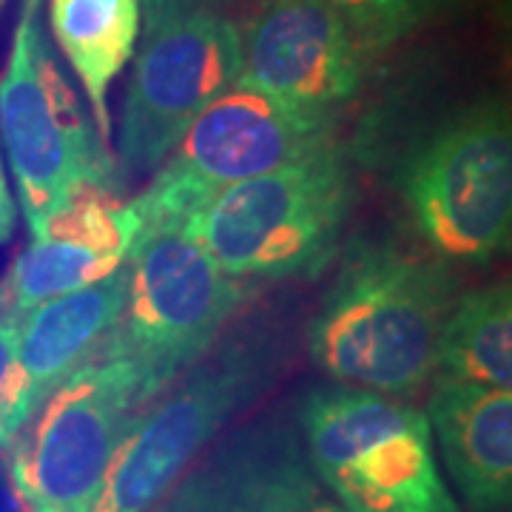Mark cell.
Wrapping results in <instances>:
<instances>
[{
    "label": "cell",
    "instance_id": "3",
    "mask_svg": "<svg viewBox=\"0 0 512 512\" xmlns=\"http://www.w3.org/2000/svg\"><path fill=\"white\" fill-rule=\"evenodd\" d=\"M305 458L348 512H458L444 487L430 419L362 387H319L299 410Z\"/></svg>",
    "mask_w": 512,
    "mask_h": 512
},
{
    "label": "cell",
    "instance_id": "6",
    "mask_svg": "<svg viewBox=\"0 0 512 512\" xmlns=\"http://www.w3.org/2000/svg\"><path fill=\"white\" fill-rule=\"evenodd\" d=\"M424 242L450 262H487L512 242V111L484 100L433 131L402 171Z\"/></svg>",
    "mask_w": 512,
    "mask_h": 512
},
{
    "label": "cell",
    "instance_id": "18",
    "mask_svg": "<svg viewBox=\"0 0 512 512\" xmlns=\"http://www.w3.org/2000/svg\"><path fill=\"white\" fill-rule=\"evenodd\" d=\"M339 12H348L365 29L393 26L404 12L407 0H330Z\"/></svg>",
    "mask_w": 512,
    "mask_h": 512
},
{
    "label": "cell",
    "instance_id": "15",
    "mask_svg": "<svg viewBox=\"0 0 512 512\" xmlns=\"http://www.w3.org/2000/svg\"><path fill=\"white\" fill-rule=\"evenodd\" d=\"M427 419L467 507L512 512V393L439 376Z\"/></svg>",
    "mask_w": 512,
    "mask_h": 512
},
{
    "label": "cell",
    "instance_id": "1",
    "mask_svg": "<svg viewBox=\"0 0 512 512\" xmlns=\"http://www.w3.org/2000/svg\"><path fill=\"white\" fill-rule=\"evenodd\" d=\"M450 285L402 248L356 245L308 330L316 367L336 384L384 396L419 393L439 367Z\"/></svg>",
    "mask_w": 512,
    "mask_h": 512
},
{
    "label": "cell",
    "instance_id": "10",
    "mask_svg": "<svg viewBox=\"0 0 512 512\" xmlns=\"http://www.w3.org/2000/svg\"><path fill=\"white\" fill-rule=\"evenodd\" d=\"M242 74V37L208 12L148 18V35L128 80L120 160L131 174L154 171L188 126Z\"/></svg>",
    "mask_w": 512,
    "mask_h": 512
},
{
    "label": "cell",
    "instance_id": "19",
    "mask_svg": "<svg viewBox=\"0 0 512 512\" xmlns=\"http://www.w3.org/2000/svg\"><path fill=\"white\" fill-rule=\"evenodd\" d=\"M20 316L23 313L12 308L9 293L0 285V390L6 384L9 367H12V359H15V348H18Z\"/></svg>",
    "mask_w": 512,
    "mask_h": 512
},
{
    "label": "cell",
    "instance_id": "11",
    "mask_svg": "<svg viewBox=\"0 0 512 512\" xmlns=\"http://www.w3.org/2000/svg\"><path fill=\"white\" fill-rule=\"evenodd\" d=\"M239 86L293 109L325 111L359 89V57L330 0H268L242 40Z\"/></svg>",
    "mask_w": 512,
    "mask_h": 512
},
{
    "label": "cell",
    "instance_id": "23",
    "mask_svg": "<svg viewBox=\"0 0 512 512\" xmlns=\"http://www.w3.org/2000/svg\"><path fill=\"white\" fill-rule=\"evenodd\" d=\"M311 512H348L342 504H333V501H316Z\"/></svg>",
    "mask_w": 512,
    "mask_h": 512
},
{
    "label": "cell",
    "instance_id": "14",
    "mask_svg": "<svg viewBox=\"0 0 512 512\" xmlns=\"http://www.w3.org/2000/svg\"><path fill=\"white\" fill-rule=\"evenodd\" d=\"M163 498L157 512H311L319 501L296 433L279 421L237 430Z\"/></svg>",
    "mask_w": 512,
    "mask_h": 512
},
{
    "label": "cell",
    "instance_id": "12",
    "mask_svg": "<svg viewBox=\"0 0 512 512\" xmlns=\"http://www.w3.org/2000/svg\"><path fill=\"white\" fill-rule=\"evenodd\" d=\"M128 259L106 279L46 299L20 316L18 348L0 390V450L60 384L106 348L128 293Z\"/></svg>",
    "mask_w": 512,
    "mask_h": 512
},
{
    "label": "cell",
    "instance_id": "4",
    "mask_svg": "<svg viewBox=\"0 0 512 512\" xmlns=\"http://www.w3.org/2000/svg\"><path fill=\"white\" fill-rule=\"evenodd\" d=\"M128 268L126 308L100 356L128 359L151 402L200 362L245 288L180 222L143 228L128 251Z\"/></svg>",
    "mask_w": 512,
    "mask_h": 512
},
{
    "label": "cell",
    "instance_id": "13",
    "mask_svg": "<svg viewBox=\"0 0 512 512\" xmlns=\"http://www.w3.org/2000/svg\"><path fill=\"white\" fill-rule=\"evenodd\" d=\"M137 231L131 202L117 200L106 185H89L37 231L0 285L15 311H32L114 274L128 259Z\"/></svg>",
    "mask_w": 512,
    "mask_h": 512
},
{
    "label": "cell",
    "instance_id": "24",
    "mask_svg": "<svg viewBox=\"0 0 512 512\" xmlns=\"http://www.w3.org/2000/svg\"><path fill=\"white\" fill-rule=\"evenodd\" d=\"M3 3H6V0H0V9H3Z\"/></svg>",
    "mask_w": 512,
    "mask_h": 512
},
{
    "label": "cell",
    "instance_id": "20",
    "mask_svg": "<svg viewBox=\"0 0 512 512\" xmlns=\"http://www.w3.org/2000/svg\"><path fill=\"white\" fill-rule=\"evenodd\" d=\"M15 231V202L6 185V174H3V163H0V245L12 237Z\"/></svg>",
    "mask_w": 512,
    "mask_h": 512
},
{
    "label": "cell",
    "instance_id": "22",
    "mask_svg": "<svg viewBox=\"0 0 512 512\" xmlns=\"http://www.w3.org/2000/svg\"><path fill=\"white\" fill-rule=\"evenodd\" d=\"M0 512H26L23 510V504L18 501L15 490H12L9 478L3 476H0Z\"/></svg>",
    "mask_w": 512,
    "mask_h": 512
},
{
    "label": "cell",
    "instance_id": "17",
    "mask_svg": "<svg viewBox=\"0 0 512 512\" xmlns=\"http://www.w3.org/2000/svg\"><path fill=\"white\" fill-rule=\"evenodd\" d=\"M439 370L512 393V279L467 293L441 330Z\"/></svg>",
    "mask_w": 512,
    "mask_h": 512
},
{
    "label": "cell",
    "instance_id": "8",
    "mask_svg": "<svg viewBox=\"0 0 512 512\" xmlns=\"http://www.w3.org/2000/svg\"><path fill=\"white\" fill-rule=\"evenodd\" d=\"M40 0L20 3L0 80V137L20 208L35 237L74 194L106 183V154L57 69L37 23Z\"/></svg>",
    "mask_w": 512,
    "mask_h": 512
},
{
    "label": "cell",
    "instance_id": "7",
    "mask_svg": "<svg viewBox=\"0 0 512 512\" xmlns=\"http://www.w3.org/2000/svg\"><path fill=\"white\" fill-rule=\"evenodd\" d=\"M330 143V114L293 109L237 83L188 126L165 157L163 171L131 202V211L140 231L168 222L185 225L225 188L296 163Z\"/></svg>",
    "mask_w": 512,
    "mask_h": 512
},
{
    "label": "cell",
    "instance_id": "2",
    "mask_svg": "<svg viewBox=\"0 0 512 512\" xmlns=\"http://www.w3.org/2000/svg\"><path fill=\"white\" fill-rule=\"evenodd\" d=\"M348 211L350 171L330 143L220 191L185 231L228 276L274 282L319 274L339 248Z\"/></svg>",
    "mask_w": 512,
    "mask_h": 512
},
{
    "label": "cell",
    "instance_id": "5",
    "mask_svg": "<svg viewBox=\"0 0 512 512\" xmlns=\"http://www.w3.org/2000/svg\"><path fill=\"white\" fill-rule=\"evenodd\" d=\"M148 399L128 359L100 356L57 387L9 441V484L26 512H89Z\"/></svg>",
    "mask_w": 512,
    "mask_h": 512
},
{
    "label": "cell",
    "instance_id": "21",
    "mask_svg": "<svg viewBox=\"0 0 512 512\" xmlns=\"http://www.w3.org/2000/svg\"><path fill=\"white\" fill-rule=\"evenodd\" d=\"M146 3L148 18H160V15H171V12H185L183 6L188 0H143Z\"/></svg>",
    "mask_w": 512,
    "mask_h": 512
},
{
    "label": "cell",
    "instance_id": "9",
    "mask_svg": "<svg viewBox=\"0 0 512 512\" xmlns=\"http://www.w3.org/2000/svg\"><path fill=\"white\" fill-rule=\"evenodd\" d=\"M268 353L237 342L194 362L157 404L146 407L111 458L89 512H151L237 410L268 382Z\"/></svg>",
    "mask_w": 512,
    "mask_h": 512
},
{
    "label": "cell",
    "instance_id": "16",
    "mask_svg": "<svg viewBox=\"0 0 512 512\" xmlns=\"http://www.w3.org/2000/svg\"><path fill=\"white\" fill-rule=\"evenodd\" d=\"M52 32L92 100L100 137L109 140V89L140 35V0H52Z\"/></svg>",
    "mask_w": 512,
    "mask_h": 512
}]
</instances>
